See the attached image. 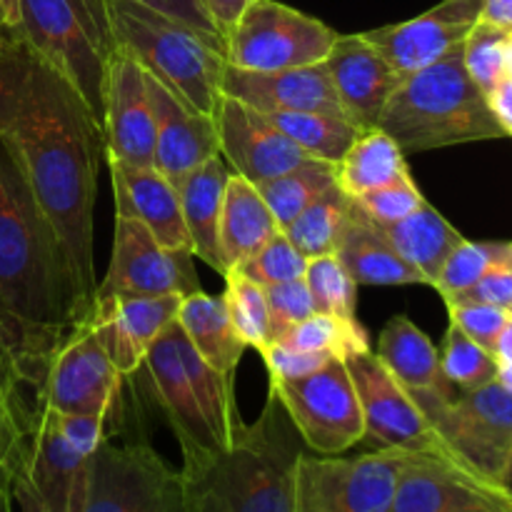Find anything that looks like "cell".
<instances>
[{
  "instance_id": "6da1fadb",
  "label": "cell",
  "mask_w": 512,
  "mask_h": 512,
  "mask_svg": "<svg viewBox=\"0 0 512 512\" xmlns=\"http://www.w3.org/2000/svg\"><path fill=\"white\" fill-rule=\"evenodd\" d=\"M0 140L58 233L90 318L103 128L78 90L10 25L0 43Z\"/></svg>"
},
{
  "instance_id": "7a4b0ae2",
  "label": "cell",
  "mask_w": 512,
  "mask_h": 512,
  "mask_svg": "<svg viewBox=\"0 0 512 512\" xmlns=\"http://www.w3.org/2000/svg\"><path fill=\"white\" fill-rule=\"evenodd\" d=\"M88 313L58 233L0 140V340L35 393L50 355Z\"/></svg>"
},
{
  "instance_id": "3957f363",
  "label": "cell",
  "mask_w": 512,
  "mask_h": 512,
  "mask_svg": "<svg viewBox=\"0 0 512 512\" xmlns=\"http://www.w3.org/2000/svg\"><path fill=\"white\" fill-rule=\"evenodd\" d=\"M305 443L268 390L255 423H240L228 450L180 470L193 512H293L295 465Z\"/></svg>"
},
{
  "instance_id": "277c9868",
  "label": "cell",
  "mask_w": 512,
  "mask_h": 512,
  "mask_svg": "<svg viewBox=\"0 0 512 512\" xmlns=\"http://www.w3.org/2000/svg\"><path fill=\"white\" fill-rule=\"evenodd\" d=\"M378 128L405 155L505 138L488 95L465 70L463 43L435 63L400 75L380 113Z\"/></svg>"
},
{
  "instance_id": "5b68a950",
  "label": "cell",
  "mask_w": 512,
  "mask_h": 512,
  "mask_svg": "<svg viewBox=\"0 0 512 512\" xmlns=\"http://www.w3.org/2000/svg\"><path fill=\"white\" fill-rule=\"evenodd\" d=\"M148 370L155 403L163 410L183 455V468L195 470L230 448L240 428L233 378L210 368L185 340L180 325L170 323L150 345Z\"/></svg>"
},
{
  "instance_id": "8992f818",
  "label": "cell",
  "mask_w": 512,
  "mask_h": 512,
  "mask_svg": "<svg viewBox=\"0 0 512 512\" xmlns=\"http://www.w3.org/2000/svg\"><path fill=\"white\" fill-rule=\"evenodd\" d=\"M118 48L138 60L200 113L213 115L228 65L218 35L173 18L143 0H110Z\"/></svg>"
},
{
  "instance_id": "52a82bcc",
  "label": "cell",
  "mask_w": 512,
  "mask_h": 512,
  "mask_svg": "<svg viewBox=\"0 0 512 512\" xmlns=\"http://www.w3.org/2000/svg\"><path fill=\"white\" fill-rule=\"evenodd\" d=\"M10 28L78 90L103 128L110 65L120 50L110 0H18Z\"/></svg>"
},
{
  "instance_id": "ba28073f",
  "label": "cell",
  "mask_w": 512,
  "mask_h": 512,
  "mask_svg": "<svg viewBox=\"0 0 512 512\" xmlns=\"http://www.w3.org/2000/svg\"><path fill=\"white\" fill-rule=\"evenodd\" d=\"M75 512H193L180 470L165 463L128 423L85 460Z\"/></svg>"
},
{
  "instance_id": "9c48e42d",
  "label": "cell",
  "mask_w": 512,
  "mask_h": 512,
  "mask_svg": "<svg viewBox=\"0 0 512 512\" xmlns=\"http://www.w3.org/2000/svg\"><path fill=\"white\" fill-rule=\"evenodd\" d=\"M410 453L368 450L363 455H315L295 465L293 512H390Z\"/></svg>"
},
{
  "instance_id": "30bf717a",
  "label": "cell",
  "mask_w": 512,
  "mask_h": 512,
  "mask_svg": "<svg viewBox=\"0 0 512 512\" xmlns=\"http://www.w3.org/2000/svg\"><path fill=\"white\" fill-rule=\"evenodd\" d=\"M123 380L85 320L75 325L50 355L43 380L35 390V400L60 415L100 418L113 433H118L128 423Z\"/></svg>"
},
{
  "instance_id": "8fae6325",
  "label": "cell",
  "mask_w": 512,
  "mask_h": 512,
  "mask_svg": "<svg viewBox=\"0 0 512 512\" xmlns=\"http://www.w3.org/2000/svg\"><path fill=\"white\" fill-rule=\"evenodd\" d=\"M335 33L323 20L278 0H255L225 43L228 65L250 73L305 68L323 63Z\"/></svg>"
},
{
  "instance_id": "7c38bea8",
  "label": "cell",
  "mask_w": 512,
  "mask_h": 512,
  "mask_svg": "<svg viewBox=\"0 0 512 512\" xmlns=\"http://www.w3.org/2000/svg\"><path fill=\"white\" fill-rule=\"evenodd\" d=\"M270 390L310 453L343 455L363 443V410L345 360H330L298 380H270Z\"/></svg>"
},
{
  "instance_id": "4fadbf2b",
  "label": "cell",
  "mask_w": 512,
  "mask_h": 512,
  "mask_svg": "<svg viewBox=\"0 0 512 512\" xmlns=\"http://www.w3.org/2000/svg\"><path fill=\"white\" fill-rule=\"evenodd\" d=\"M35 418L23 455L10 475L18 512H75L90 450L63 430L60 413L35 400Z\"/></svg>"
},
{
  "instance_id": "5bb4252c",
  "label": "cell",
  "mask_w": 512,
  "mask_h": 512,
  "mask_svg": "<svg viewBox=\"0 0 512 512\" xmlns=\"http://www.w3.org/2000/svg\"><path fill=\"white\" fill-rule=\"evenodd\" d=\"M358 393L365 420L363 443L370 450H400V453H423L453 458L433 423L413 403L408 393L395 383L373 350L345 360ZM458 463V460H455Z\"/></svg>"
},
{
  "instance_id": "9a60e30c",
  "label": "cell",
  "mask_w": 512,
  "mask_h": 512,
  "mask_svg": "<svg viewBox=\"0 0 512 512\" xmlns=\"http://www.w3.org/2000/svg\"><path fill=\"white\" fill-rule=\"evenodd\" d=\"M433 428L460 465L500 485L512 450V390L493 380L458 393Z\"/></svg>"
},
{
  "instance_id": "2e32d148",
  "label": "cell",
  "mask_w": 512,
  "mask_h": 512,
  "mask_svg": "<svg viewBox=\"0 0 512 512\" xmlns=\"http://www.w3.org/2000/svg\"><path fill=\"white\" fill-rule=\"evenodd\" d=\"M200 290L195 255L190 250H168L143 223L115 218L113 255L95 300L103 298H160L190 295Z\"/></svg>"
},
{
  "instance_id": "e0dca14e",
  "label": "cell",
  "mask_w": 512,
  "mask_h": 512,
  "mask_svg": "<svg viewBox=\"0 0 512 512\" xmlns=\"http://www.w3.org/2000/svg\"><path fill=\"white\" fill-rule=\"evenodd\" d=\"M390 512H512V495L443 455L410 453Z\"/></svg>"
},
{
  "instance_id": "ac0fdd59",
  "label": "cell",
  "mask_w": 512,
  "mask_h": 512,
  "mask_svg": "<svg viewBox=\"0 0 512 512\" xmlns=\"http://www.w3.org/2000/svg\"><path fill=\"white\" fill-rule=\"evenodd\" d=\"M213 120L218 130V153L233 165L235 175L253 185L268 183L308 160L263 110L233 95L220 93Z\"/></svg>"
},
{
  "instance_id": "d6986e66",
  "label": "cell",
  "mask_w": 512,
  "mask_h": 512,
  "mask_svg": "<svg viewBox=\"0 0 512 512\" xmlns=\"http://www.w3.org/2000/svg\"><path fill=\"white\" fill-rule=\"evenodd\" d=\"M483 5L485 0H440L415 18L368 30L365 38L400 75L413 73L465 43L483 18Z\"/></svg>"
},
{
  "instance_id": "ffe728a7",
  "label": "cell",
  "mask_w": 512,
  "mask_h": 512,
  "mask_svg": "<svg viewBox=\"0 0 512 512\" xmlns=\"http://www.w3.org/2000/svg\"><path fill=\"white\" fill-rule=\"evenodd\" d=\"M105 158L128 165H155V118L143 65L118 50L110 65L103 108Z\"/></svg>"
},
{
  "instance_id": "44dd1931",
  "label": "cell",
  "mask_w": 512,
  "mask_h": 512,
  "mask_svg": "<svg viewBox=\"0 0 512 512\" xmlns=\"http://www.w3.org/2000/svg\"><path fill=\"white\" fill-rule=\"evenodd\" d=\"M180 300L183 295L95 300L88 323L110 363L125 380L143 368L150 345L178 315Z\"/></svg>"
},
{
  "instance_id": "7402d4cb",
  "label": "cell",
  "mask_w": 512,
  "mask_h": 512,
  "mask_svg": "<svg viewBox=\"0 0 512 512\" xmlns=\"http://www.w3.org/2000/svg\"><path fill=\"white\" fill-rule=\"evenodd\" d=\"M323 63L345 118L360 130L378 128L380 113L400 80L398 70L365 33L338 35Z\"/></svg>"
},
{
  "instance_id": "603a6c76",
  "label": "cell",
  "mask_w": 512,
  "mask_h": 512,
  "mask_svg": "<svg viewBox=\"0 0 512 512\" xmlns=\"http://www.w3.org/2000/svg\"><path fill=\"white\" fill-rule=\"evenodd\" d=\"M145 70V68H143ZM155 118V168L178 188L185 175L218 153L213 115L200 113L145 70Z\"/></svg>"
},
{
  "instance_id": "cb8c5ba5",
  "label": "cell",
  "mask_w": 512,
  "mask_h": 512,
  "mask_svg": "<svg viewBox=\"0 0 512 512\" xmlns=\"http://www.w3.org/2000/svg\"><path fill=\"white\" fill-rule=\"evenodd\" d=\"M373 353L430 423L458 398L455 385L440 368L438 348L408 315L388 320Z\"/></svg>"
},
{
  "instance_id": "d4e9b609",
  "label": "cell",
  "mask_w": 512,
  "mask_h": 512,
  "mask_svg": "<svg viewBox=\"0 0 512 512\" xmlns=\"http://www.w3.org/2000/svg\"><path fill=\"white\" fill-rule=\"evenodd\" d=\"M108 168L118 218H133L143 223L163 248L193 253L178 188L155 165L145 168V165L108 160Z\"/></svg>"
},
{
  "instance_id": "484cf974",
  "label": "cell",
  "mask_w": 512,
  "mask_h": 512,
  "mask_svg": "<svg viewBox=\"0 0 512 512\" xmlns=\"http://www.w3.org/2000/svg\"><path fill=\"white\" fill-rule=\"evenodd\" d=\"M220 93L233 95L253 108L270 110H313L345 118L340 100L325 63L305 68L275 70V73H250V70L225 65L220 78Z\"/></svg>"
},
{
  "instance_id": "4316f807",
  "label": "cell",
  "mask_w": 512,
  "mask_h": 512,
  "mask_svg": "<svg viewBox=\"0 0 512 512\" xmlns=\"http://www.w3.org/2000/svg\"><path fill=\"white\" fill-rule=\"evenodd\" d=\"M333 255L358 285H425L423 275L400 258L380 225L353 200L335 238Z\"/></svg>"
},
{
  "instance_id": "83f0119b",
  "label": "cell",
  "mask_w": 512,
  "mask_h": 512,
  "mask_svg": "<svg viewBox=\"0 0 512 512\" xmlns=\"http://www.w3.org/2000/svg\"><path fill=\"white\" fill-rule=\"evenodd\" d=\"M228 175L223 158L213 155L203 165H198L193 173L185 175L183 183L178 185L180 208H183L185 230L190 235L193 255L220 275L228 273L223 250H220V213H223Z\"/></svg>"
},
{
  "instance_id": "f1b7e54d",
  "label": "cell",
  "mask_w": 512,
  "mask_h": 512,
  "mask_svg": "<svg viewBox=\"0 0 512 512\" xmlns=\"http://www.w3.org/2000/svg\"><path fill=\"white\" fill-rule=\"evenodd\" d=\"M175 323L183 330L185 340L193 345L195 353L223 373L225 378H235L240 360L248 345L240 340L223 295H208L203 290L183 295L178 305Z\"/></svg>"
},
{
  "instance_id": "f546056e",
  "label": "cell",
  "mask_w": 512,
  "mask_h": 512,
  "mask_svg": "<svg viewBox=\"0 0 512 512\" xmlns=\"http://www.w3.org/2000/svg\"><path fill=\"white\" fill-rule=\"evenodd\" d=\"M275 233H280V228L258 185L230 173L220 213V250L228 270L253 258Z\"/></svg>"
},
{
  "instance_id": "4dcf8cb0",
  "label": "cell",
  "mask_w": 512,
  "mask_h": 512,
  "mask_svg": "<svg viewBox=\"0 0 512 512\" xmlns=\"http://www.w3.org/2000/svg\"><path fill=\"white\" fill-rule=\"evenodd\" d=\"M380 230L400 258L423 275L425 285L435 283L445 260L465 240V235H460V230H455L428 200L403 220L380 225Z\"/></svg>"
},
{
  "instance_id": "1f68e13d",
  "label": "cell",
  "mask_w": 512,
  "mask_h": 512,
  "mask_svg": "<svg viewBox=\"0 0 512 512\" xmlns=\"http://www.w3.org/2000/svg\"><path fill=\"white\" fill-rule=\"evenodd\" d=\"M410 178L403 148L385 130H360L343 158L335 163V185L350 200Z\"/></svg>"
},
{
  "instance_id": "d6a6232c",
  "label": "cell",
  "mask_w": 512,
  "mask_h": 512,
  "mask_svg": "<svg viewBox=\"0 0 512 512\" xmlns=\"http://www.w3.org/2000/svg\"><path fill=\"white\" fill-rule=\"evenodd\" d=\"M268 115L308 158L338 163L360 133L348 118L313 110H270Z\"/></svg>"
},
{
  "instance_id": "836d02e7",
  "label": "cell",
  "mask_w": 512,
  "mask_h": 512,
  "mask_svg": "<svg viewBox=\"0 0 512 512\" xmlns=\"http://www.w3.org/2000/svg\"><path fill=\"white\" fill-rule=\"evenodd\" d=\"M273 343H285L305 353L328 355L333 360H348L373 350L368 330L358 318H340L330 313H313Z\"/></svg>"
},
{
  "instance_id": "e575fe53",
  "label": "cell",
  "mask_w": 512,
  "mask_h": 512,
  "mask_svg": "<svg viewBox=\"0 0 512 512\" xmlns=\"http://www.w3.org/2000/svg\"><path fill=\"white\" fill-rule=\"evenodd\" d=\"M335 183V165L325 160L308 158L298 168L278 175V178L260 183L258 190L263 200L268 203L275 223L283 230L285 225L293 223L300 215V210L308 203H313L320 193Z\"/></svg>"
},
{
  "instance_id": "d590c367",
  "label": "cell",
  "mask_w": 512,
  "mask_h": 512,
  "mask_svg": "<svg viewBox=\"0 0 512 512\" xmlns=\"http://www.w3.org/2000/svg\"><path fill=\"white\" fill-rule=\"evenodd\" d=\"M348 208L350 198L333 183L325 193H320L313 203L305 205L293 223L285 225V238H288L305 258H318V255L333 253L335 238H338V230L340 225H343Z\"/></svg>"
},
{
  "instance_id": "8d00e7d4",
  "label": "cell",
  "mask_w": 512,
  "mask_h": 512,
  "mask_svg": "<svg viewBox=\"0 0 512 512\" xmlns=\"http://www.w3.org/2000/svg\"><path fill=\"white\" fill-rule=\"evenodd\" d=\"M225 278V308H228L230 320L238 330L240 340L248 348H255L263 353L273 338H270V313L265 288L250 280L248 275L240 273L238 268H230Z\"/></svg>"
},
{
  "instance_id": "74e56055",
  "label": "cell",
  "mask_w": 512,
  "mask_h": 512,
  "mask_svg": "<svg viewBox=\"0 0 512 512\" xmlns=\"http://www.w3.org/2000/svg\"><path fill=\"white\" fill-rule=\"evenodd\" d=\"M23 388L15 365L0 353V465L10 475L23 455L35 418V405L25 403Z\"/></svg>"
},
{
  "instance_id": "f35d334b",
  "label": "cell",
  "mask_w": 512,
  "mask_h": 512,
  "mask_svg": "<svg viewBox=\"0 0 512 512\" xmlns=\"http://www.w3.org/2000/svg\"><path fill=\"white\" fill-rule=\"evenodd\" d=\"M512 258V243H473L463 240L458 248L445 260L443 270L435 278L433 288L438 290L445 303L463 295L473 288L490 268H495L503 260Z\"/></svg>"
},
{
  "instance_id": "ab89813d",
  "label": "cell",
  "mask_w": 512,
  "mask_h": 512,
  "mask_svg": "<svg viewBox=\"0 0 512 512\" xmlns=\"http://www.w3.org/2000/svg\"><path fill=\"white\" fill-rule=\"evenodd\" d=\"M438 353L445 378L455 388H460V393L483 388V385L498 380V360L493 358V353L480 348L458 325L450 323L443 340V350H438Z\"/></svg>"
},
{
  "instance_id": "60d3db41",
  "label": "cell",
  "mask_w": 512,
  "mask_h": 512,
  "mask_svg": "<svg viewBox=\"0 0 512 512\" xmlns=\"http://www.w3.org/2000/svg\"><path fill=\"white\" fill-rule=\"evenodd\" d=\"M305 285L313 298L315 313L340 315V318H358V283L350 278L333 253L308 258V268L303 275Z\"/></svg>"
},
{
  "instance_id": "b9f144b4",
  "label": "cell",
  "mask_w": 512,
  "mask_h": 512,
  "mask_svg": "<svg viewBox=\"0 0 512 512\" xmlns=\"http://www.w3.org/2000/svg\"><path fill=\"white\" fill-rule=\"evenodd\" d=\"M508 30L488 23L480 18V23L470 30L463 43V63L470 78L475 80L485 95L495 90V85L508 75Z\"/></svg>"
},
{
  "instance_id": "7bdbcfd3",
  "label": "cell",
  "mask_w": 512,
  "mask_h": 512,
  "mask_svg": "<svg viewBox=\"0 0 512 512\" xmlns=\"http://www.w3.org/2000/svg\"><path fill=\"white\" fill-rule=\"evenodd\" d=\"M308 268V258L285 238V233H275L253 258L238 265L243 275L255 280L258 285L268 288V285L290 283V280H300Z\"/></svg>"
},
{
  "instance_id": "ee69618b",
  "label": "cell",
  "mask_w": 512,
  "mask_h": 512,
  "mask_svg": "<svg viewBox=\"0 0 512 512\" xmlns=\"http://www.w3.org/2000/svg\"><path fill=\"white\" fill-rule=\"evenodd\" d=\"M370 220L380 225L395 223V220H403L405 215L415 213L420 205L425 203V195L420 193V188L415 185L413 175L398 183H390L385 188L373 190V193H365L360 198L353 200Z\"/></svg>"
},
{
  "instance_id": "f6af8a7d",
  "label": "cell",
  "mask_w": 512,
  "mask_h": 512,
  "mask_svg": "<svg viewBox=\"0 0 512 512\" xmlns=\"http://www.w3.org/2000/svg\"><path fill=\"white\" fill-rule=\"evenodd\" d=\"M265 298H268L270 338L273 340L283 338L293 325H298L300 320L310 318L315 313L313 298H310V290L303 278L290 280V283L268 285Z\"/></svg>"
},
{
  "instance_id": "bcb514c9",
  "label": "cell",
  "mask_w": 512,
  "mask_h": 512,
  "mask_svg": "<svg viewBox=\"0 0 512 512\" xmlns=\"http://www.w3.org/2000/svg\"><path fill=\"white\" fill-rule=\"evenodd\" d=\"M450 313V323L458 325L470 340L485 348L488 353H493L495 340L503 333V328L508 325L512 313L503 308H495V305L485 303H445Z\"/></svg>"
},
{
  "instance_id": "7dc6e473",
  "label": "cell",
  "mask_w": 512,
  "mask_h": 512,
  "mask_svg": "<svg viewBox=\"0 0 512 512\" xmlns=\"http://www.w3.org/2000/svg\"><path fill=\"white\" fill-rule=\"evenodd\" d=\"M260 355H263V363L268 368L270 380L305 378V375L315 373V370H320L325 363L333 360L328 355L305 353V350L290 348L285 343H270Z\"/></svg>"
},
{
  "instance_id": "c3c4849f",
  "label": "cell",
  "mask_w": 512,
  "mask_h": 512,
  "mask_svg": "<svg viewBox=\"0 0 512 512\" xmlns=\"http://www.w3.org/2000/svg\"><path fill=\"white\" fill-rule=\"evenodd\" d=\"M450 303H485L512 313V258L490 268L473 288Z\"/></svg>"
},
{
  "instance_id": "681fc988",
  "label": "cell",
  "mask_w": 512,
  "mask_h": 512,
  "mask_svg": "<svg viewBox=\"0 0 512 512\" xmlns=\"http://www.w3.org/2000/svg\"><path fill=\"white\" fill-rule=\"evenodd\" d=\"M253 3L255 0H195L200 15H203L205 23L210 25V30L223 40V45L228 43L235 25L240 23L245 10H248Z\"/></svg>"
},
{
  "instance_id": "f907efd6",
  "label": "cell",
  "mask_w": 512,
  "mask_h": 512,
  "mask_svg": "<svg viewBox=\"0 0 512 512\" xmlns=\"http://www.w3.org/2000/svg\"><path fill=\"white\" fill-rule=\"evenodd\" d=\"M490 110H493L495 120L503 128L505 138H512V75H505L498 85H495L493 93L488 95Z\"/></svg>"
},
{
  "instance_id": "816d5d0a",
  "label": "cell",
  "mask_w": 512,
  "mask_h": 512,
  "mask_svg": "<svg viewBox=\"0 0 512 512\" xmlns=\"http://www.w3.org/2000/svg\"><path fill=\"white\" fill-rule=\"evenodd\" d=\"M143 3H148L150 8L163 10V13L173 15V18L185 20V23L195 25V28L208 30V33H213V30H210V25L205 23L203 15H200V10H198V5H195V0H143Z\"/></svg>"
},
{
  "instance_id": "f5cc1de1",
  "label": "cell",
  "mask_w": 512,
  "mask_h": 512,
  "mask_svg": "<svg viewBox=\"0 0 512 512\" xmlns=\"http://www.w3.org/2000/svg\"><path fill=\"white\" fill-rule=\"evenodd\" d=\"M483 20L512 33V0H485Z\"/></svg>"
},
{
  "instance_id": "db71d44e",
  "label": "cell",
  "mask_w": 512,
  "mask_h": 512,
  "mask_svg": "<svg viewBox=\"0 0 512 512\" xmlns=\"http://www.w3.org/2000/svg\"><path fill=\"white\" fill-rule=\"evenodd\" d=\"M493 358L498 360V365L512 363V318L508 320V325L503 328V333L498 335V340H495Z\"/></svg>"
},
{
  "instance_id": "11a10c76",
  "label": "cell",
  "mask_w": 512,
  "mask_h": 512,
  "mask_svg": "<svg viewBox=\"0 0 512 512\" xmlns=\"http://www.w3.org/2000/svg\"><path fill=\"white\" fill-rule=\"evenodd\" d=\"M0 512H15L13 493H10V478L3 475L0 478Z\"/></svg>"
},
{
  "instance_id": "9f6ffc18",
  "label": "cell",
  "mask_w": 512,
  "mask_h": 512,
  "mask_svg": "<svg viewBox=\"0 0 512 512\" xmlns=\"http://www.w3.org/2000/svg\"><path fill=\"white\" fill-rule=\"evenodd\" d=\"M500 488H503L508 495H512V450H510L508 463H505L503 475H500Z\"/></svg>"
},
{
  "instance_id": "6f0895ef",
  "label": "cell",
  "mask_w": 512,
  "mask_h": 512,
  "mask_svg": "<svg viewBox=\"0 0 512 512\" xmlns=\"http://www.w3.org/2000/svg\"><path fill=\"white\" fill-rule=\"evenodd\" d=\"M498 383L503 385V388L512 390V363L498 365Z\"/></svg>"
},
{
  "instance_id": "680465c9",
  "label": "cell",
  "mask_w": 512,
  "mask_h": 512,
  "mask_svg": "<svg viewBox=\"0 0 512 512\" xmlns=\"http://www.w3.org/2000/svg\"><path fill=\"white\" fill-rule=\"evenodd\" d=\"M5 8V15H8V25H15V18H18V0H0Z\"/></svg>"
},
{
  "instance_id": "91938a15",
  "label": "cell",
  "mask_w": 512,
  "mask_h": 512,
  "mask_svg": "<svg viewBox=\"0 0 512 512\" xmlns=\"http://www.w3.org/2000/svg\"><path fill=\"white\" fill-rule=\"evenodd\" d=\"M0 25H8V15H5L3 3H0Z\"/></svg>"
},
{
  "instance_id": "94428289",
  "label": "cell",
  "mask_w": 512,
  "mask_h": 512,
  "mask_svg": "<svg viewBox=\"0 0 512 512\" xmlns=\"http://www.w3.org/2000/svg\"><path fill=\"white\" fill-rule=\"evenodd\" d=\"M0 353H3V355H5V358H10V355H8V350H5V348H3V340H0ZM10 363H13V360H10ZM15 373H18V370H15Z\"/></svg>"
},
{
  "instance_id": "6125c7cd",
  "label": "cell",
  "mask_w": 512,
  "mask_h": 512,
  "mask_svg": "<svg viewBox=\"0 0 512 512\" xmlns=\"http://www.w3.org/2000/svg\"><path fill=\"white\" fill-rule=\"evenodd\" d=\"M3 475H8V478H10V473H8V470H5L3 465H0V478H3Z\"/></svg>"
},
{
  "instance_id": "be15d7a7",
  "label": "cell",
  "mask_w": 512,
  "mask_h": 512,
  "mask_svg": "<svg viewBox=\"0 0 512 512\" xmlns=\"http://www.w3.org/2000/svg\"><path fill=\"white\" fill-rule=\"evenodd\" d=\"M3 33H5V25H0V43H3Z\"/></svg>"
}]
</instances>
